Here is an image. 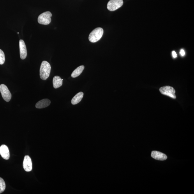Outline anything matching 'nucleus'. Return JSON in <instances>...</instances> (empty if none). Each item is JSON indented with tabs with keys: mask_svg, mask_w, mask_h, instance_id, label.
Here are the masks:
<instances>
[{
	"mask_svg": "<svg viewBox=\"0 0 194 194\" xmlns=\"http://www.w3.org/2000/svg\"><path fill=\"white\" fill-rule=\"evenodd\" d=\"M52 14L49 11L46 12L39 16L38 22L39 24L43 25H48L51 22Z\"/></svg>",
	"mask_w": 194,
	"mask_h": 194,
	"instance_id": "obj_3",
	"label": "nucleus"
},
{
	"mask_svg": "<svg viewBox=\"0 0 194 194\" xmlns=\"http://www.w3.org/2000/svg\"><path fill=\"white\" fill-rule=\"evenodd\" d=\"M0 154L2 158L5 160H8L10 158V151L6 145H3L0 147Z\"/></svg>",
	"mask_w": 194,
	"mask_h": 194,
	"instance_id": "obj_9",
	"label": "nucleus"
},
{
	"mask_svg": "<svg viewBox=\"0 0 194 194\" xmlns=\"http://www.w3.org/2000/svg\"><path fill=\"white\" fill-rule=\"evenodd\" d=\"M84 96V93L80 92L73 97L71 101V103L73 105H76L79 103Z\"/></svg>",
	"mask_w": 194,
	"mask_h": 194,
	"instance_id": "obj_13",
	"label": "nucleus"
},
{
	"mask_svg": "<svg viewBox=\"0 0 194 194\" xmlns=\"http://www.w3.org/2000/svg\"><path fill=\"white\" fill-rule=\"evenodd\" d=\"M104 33V30L101 27L96 28L90 34L89 39L91 43H96L102 38Z\"/></svg>",
	"mask_w": 194,
	"mask_h": 194,
	"instance_id": "obj_2",
	"label": "nucleus"
},
{
	"mask_svg": "<svg viewBox=\"0 0 194 194\" xmlns=\"http://www.w3.org/2000/svg\"><path fill=\"white\" fill-rule=\"evenodd\" d=\"M180 54L181 55V56H184L185 54V53L183 49H182L180 51Z\"/></svg>",
	"mask_w": 194,
	"mask_h": 194,
	"instance_id": "obj_17",
	"label": "nucleus"
},
{
	"mask_svg": "<svg viewBox=\"0 0 194 194\" xmlns=\"http://www.w3.org/2000/svg\"><path fill=\"white\" fill-rule=\"evenodd\" d=\"M50 103L51 101L49 99H44L37 103L35 107L38 109L44 108L48 107L50 105Z\"/></svg>",
	"mask_w": 194,
	"mask_h": 194,
	"instance_id": "obj_11",
	"label": "nucleus"
},
{
	"mask_svg": "<svg viewBox=\"0 0 194 194\" xmlns=\"http://www.w3.org/2000/svg\"><path fill=\"white\" fill-rule=\"evenodd\" d=\"M6 184L4 180L0 177V194L3 193L6 189Z\"/></svg>",
	"mask_w": 194,
	"mask_h": 194,
	"instance_id": "obj_15",
	"label": "nucleus"
},
{
	"mask_svg": "<svg viewBox=\"0 0 194 194\" xmlns=\"http://www.w3.org/2000/svg\"><path fill=\"white\" fill-rule=\"evenodd\" d=\"M17 33H18V34H19V32H18Z\"/></svg>",
	"mask_w": 194,
	"mask_h": 194,
	"instance_id": "obj_19",
	"label": "nucleus"
},
{
	"mask_svg": "<svg viewBox=\"0 0 194 194\" xmlns=\"http://www.w3.org/2000/svg\"><path fill=\"white\" fill-rule=\"evenodd\" d=\"M160 91L164 95L168 96L173 99L176 98L175 90L172 87L165 86L161 87L160 89Z\"/></svg>",
	"mask_w": 194,
	"mask_h": 194,
	"instance_id": "obj_5",
	"label": "nucleus"
},
{
	"mask_svg": "<svg viewBox=\"0 0 194 194\" xmlns=\"http://www.w3.org/2000/svg\"><path fill=\"white\" fill-rule=\"evenodd\" d=\"M5 61V54L3 51L0 49V64H3Z\"/></svg>",
	"mask_w": 194,
	"mask_h": 194,
	"instance_id": "obj_16",
	"label": "nucleus"
},
{
	"mask_svg": "<svg viewBox=\"0 0 194 194\" xmlns=\"http://www.w3.org/2000/svg\"><path fill=\"white\" fill-rule=\"evenodd\" d=\"M151 156L152 158L159 160H165L167 158V156L166 155L157 151H152Z\"/></svg>",
	"mask_w": 194,
	"mask_h": 194,
	"instance_id": "obj_10",
	"label": "nucleus"
},
{
	"mask_svg": "<svg viewBox=\"0 0 194 194\" xmlns=\"http://www.w3.org/2000/svg\"><path fill=\"white\" fill-rule=\"evenodd\" d=\"M23 166L25 171L30 172L32 170V165L31 159L29 155L25 156Z\"/></svg>",
	"mask_w": 194,
	"mask_h": 194,
	"instance_id": "obj_7",
	"label": "nucleus"
},
{
	"mask_svg": "<svg viewBox=\"0 0 194 194\" xmlns=\"http://www.w3.org/2000/svg\"><path fill=\"white\" fill-rule=\"evenodd\" d=\"M20 58L22 59L26 58L27 55V51L26 45L24 41L20 40L19 41Z\"/></svg>",
	"mask_w": 194,
	"mask_h": 194,
	"instance_id": "obj_8",
	"label": "nucleus"
},
{
	"mask_svg": "<svg viewBox=\"0 0 194 194\" xmlns=\"http://www.w3.org/2000/svg\"><path fill=\"white\" fill-rule=\"evenodd\" d=\"M172 55L174 58H176L177 57V54L176 52H175V51H173L172 52Z\"/></svg>",
	"mask_w": 194,
	"mask_h": 194,
	"instance_id": "obj_18",
	"label": "nucleus"
},
{
	"mask_svg": "<svg viewBox=\"0 0 194 194\" xmlns=\"http://www.w3.org/2000/svg\"><path fill=\"white\" fill-rule=\"evenodd\" d=\"M85 68L84 66L82 65L78 67L77 68L73 71L72 73L71 77L73 78H76L79 76L84 71Z\"/></svg>",
	"mask_w": 194,
	"mask_h": 194,
	"instance_id": "obj_14",
	"label": "nucleus"
},
{
	"mask_svg": "<svg viewBox=\"0 0 194 194\" xmlns=\"http://www.w3.org/2000/svg\"><path fill=\"white\" fill-rule=\"evenodd\" d=\"M123 0H110L107 4V7L110 11H115L123 5Z\"/></svg>",
	"mask_w": 194,
	"mask_h": 194,
	"instance_id": "obj_4",
	"label": "nucleus"
},
{
	"mask_svg": "<svg viewBox=\"0 0 194 194\" xmlns=\"http://www.w3.org/2000/svg\"><path fill=\"white\" fill-rule=\"evenodd\" d=\"M51 69L50 64L47 61H43L41 64L40 70V77L41 79L45 80L49 77Z\"/></svg>",
	"mask_w": 194,
	"mask_h": 194,
	"instance_id": "obj_1",
	"label": "nucleus"
},
{
	"mask_svg": "<svg viewBox=\"0 0 194 194\" xmlns=\"http://www.w3.org/2000/svg\"><path fill=\"white\" fill-rule=\"evenodd\" d=\"M0 91L4 100L9 102L11 100L12 95L8 87L4 84L0 85Z\"/></svg>",
	"mask_w": 194,
	"mask_h": 194,
	"instance_id": "obj_6",
	"label": "nucleus"
},
{
	"mask_svg": "<svg viewBox=\"0 0 194 194\" xmlns=\"http://www.w3.org/2000/svg\"><path fill=\"white\" fill-rule=\"evenodd\" d=\"M63 79L58 76H55L53 79V85L55 89L58 88L63 84Z\"/></svg>",
	"mask_w": 194,
	"mask_h": 194,
	"instance_id": "obj_12",
	"label": "nucleus"
}]
</instances>
